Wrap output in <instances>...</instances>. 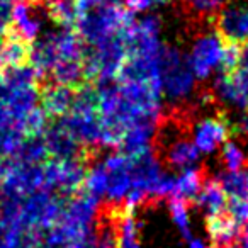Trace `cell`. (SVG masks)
I'll list each match as a JSON object with an SVG mask.
<instances>
[{"label":"cell","instance_id":"52a82bcc","mask_svg":"<svg viewBox=\"0 0 248 248\" xmlns=\"http://www.w3.org/2000/svg\"><path fill=\"white\" fill-rule=\"evenodd\" d=\"M104 169V197L110 209H121L133 189V158L119 150L100 156Z\"/></svg>","mask_w":248,"mask_h":248},{"label":"cell","instance_id":"3957f363","mask_svg":"<svg viewBox=\"0 0 248 248\" xmlns=\"http://www.w3.org/2000/svg\"><path fill=\"white\" fill-rule=\"evenodd\" d=\"M158 80L163 99L172 107L190 106L197 99V78L190 70L186 51L179 46H163L158 60Z\"/></svg>","mask_w":248,"mask_h":248},{"label":"cell","instance_id":"83f0119b","mask_svg":"<svg viewBox=\"0 0 248 248\" xmlns=\"http://www.w3.org/2000/svg\"><path fill=\"white\" fill-rule=\"evenodd\" d=\"M243 233H248V226H247V228H245V230H243Z\"/></svg>","mask_w":248,"mask_h":248},{"label":"cell","instance_id":"4fadbf2b","mask_svg":"<svg viewBox=\"0 0 248 248\" xmlns=\"http://www.w3.org/2000/svg\"><path fill=\"white\" fill-rule=\"evenodd\" d=\"M46 150H48L49 160H78L90 158V155L78 145L75 138L65 129L58 119L48 124L43 133Z\"/></svg>","mask_w":248,"mask_h":248},{"label":"cell","instance_id":"8fae6325","mask_svg":"<svg viewBox=\"0 0 248 248\" xmlns=\"http://www.w3.org/2000/svg\"><path fill=\"white\" fill-rule=\"evenodd\" d=\"M213 104L219 110L230 116L231 112H245L248 110V87L236 78L234 73H217L207 87Z\"/></svg>","mask_w":248,"mask_h":248},{"label":"cell","instance_id":"cb8c5ba5","mask_svg":"<svg viewBox=\"0 0 248 248\" xmlns=\"http://www.w3.org/2000/svg\"><path fill=\"white\" fill-rule=\"evenodd\" d=\"M169 216L180 238L186 241L192 240V213L189 202L184 199H169Z\"/></svg>","mask_w":248,"mask_h":248},{"label":"cell","instance_id":"4316f807","mask_svg":"<svg viewBox=\"0 0 248 248\" xmlns=\"http://www.w3.org/2000/svg\"><path fill=\"white\" fill-rule=\"evenodd\" d=\"M2 177H4V163L0 162V184H2Z\"/></svg>","mask_w":248,"mask_h":248},{"label":"cell","instance_id":"7402d4cb","mask_svg":"<svg viewBox=\"0 0 248 248\" xmlns=\"http://www.w3.org/2000/svg\"><path fill=\"white\" fill-rule=\"evenodd\" d=\"M49 21L58 28H73L80 17L77 0H41Z\"/></svg>","mask_w":248,"mask_h":248},{"label":"cell","instance_id":"9c48e42d","mask_svg":"<svg viewBox=\"0 0 248 248\" xmlns=\"http://www.w3.org/2000/svg\"><path fill=\"white\" fill-rule=\"evenodd\" d=\"M85 173V158L48 160L45 163V189L68 199L83 189Z\"/></svg>","mask_w":248,"mask_h":248},{"label":"cell","instance_id":"ffe728a7","mask_svg":"<svg viewBox=\"0 0 248 248\" xmlns=\"http://www.w3.org/2000/svg\"><path fill=\"white\" fill-rule=\"evenodd\" d=\"M207 177V170L202 167L187 169L175 173V190L172 199H184L187 202H192L199 194L204 180Z\"/></svg>","mask_w":248,"mask_h":248},{"label":"cell","instance_id":"44dd1931","mask_svg":"<svg viewBox=\"0 0 248 248\" xmlns=\"http://www.w3.org/2000/svg\"><path fill=\"white\" fill-rule=\"evenodd\" d=\"M228 201H248V169L223 172L214 175Z\"/></svg>","mask_w":248,"mask_h":248},{"label":"cell","instance_id":"d6986e66","mask_svg":"<svg viewBox=\"0 0 248 248\" xmlns=\"http://www.w3.org/2000/svg\"><path fill=\"white\" fill-rule=\"evenodd\" d=\"M39 238L24 230L17 219L0 216V248H34Z\"/></svg>","mask_w":248,"mask_h":248},{"label":"cell","instance_id":"30bf717a","mask_svg":"<svg viewBox=\"0 0 248 248\" xmlns=\"http://www.w3.org/2000/svg\"><path fill=\"white\" fill-rule=\"evenodd\" d=\"M48 14L41 0H17L11 7V22L9 31L32 45L45 32Z\"/></svg>","mask_w":248,"mask_h":248},{"label":"cell","instance_id":"ba28073f","mask_svg":"<svg viewBox=\"0 0 248 248\" xmlns=\"http://www.w3.org/2000/svg\"><path fill=\"white\" fill-rule=\"evenodd\" d=\"M163 21L158 14L148 12L143 17L135 19L126 31L128 58L156 60L163 49L162 41Z\"/></svg>","mask_w":248,"mask_h":248},{"label":"cell","instance_id":"277c9868","mask_svg":"<svg viewBox=\"0 0 248 248\" xmlns=\"http://www.w3.org/2000/svg\"><path fill=\"white\" fill-rule=\"evenodd\" d=\"M135 17L126 7L99 4L90 11L80 14L75 31L87 48L97 46L110 38H116L128 31Z\"/></svg>","mask_w":248,"mask_h":248},{"label":"cell","instance_id":"5bb4252c","mask_svg":"<svg viewBox=\"0 0 248 248\" xmlns=\"http://www.w3.org/2000/svg\"><path fill=\"white\" fill-rule=\"evenodd\" d=\"M233 0H179L180 14L192 29L213 26L214 19Z\"/></svg>","mask_w":248,"mask_h":248},{"label":"cell","instance_id":"603a6c76","mask_svg":"<svg viewBox=\"0 0 248 248\" xmlns=\"http://www.w3.org/2000/svg\"><path fill=\"white\" fill-rule=\"evenodd\" d=\"M9 160L28 163V165H45L49 160V155L43 136L39 135V136H28V138H24V141L21 143L17 152L14 153V156Z\"/></svg>","mask_w":248,"mask_h":248},{"label":"cell","instance_id":"8992f818","mask_svg":"<svg viewBox=\"0 0 248 248\" xmlns=\"http://www.w3.org/2000/svg\"><path fill=\"white\" fill-rule=\"evenodd\" d=\"M66 197L41 189L24 197L17 207V221L24 230L36 236H43L60 221L65 209Z\"/></svg>","mask_w":248,"mask_h":248},{"label":"cell","instance_id":"9a60e30c","mask_svg":"<svg viewBox=\"0 0 248 248\" xmlns=\"http://www.w3.org/2000/svg\"><path fill=\"white\" fill-rule=\"evenodd\" d=\"M109 211V209H107ZM114 231H116V248H145L140 236V223L136 211L129 209H110Z\"/></svg>","mask_w":248,"mask_h":248},{"label":"cell","instance_id":"5b68a950","mask_svg":"<svg viewBox=\"0 0 248 248\" xmlns=\"http://www.w3.org/2000/svg\"><path fill=\"white\" fill-rule=\"evenodd\" d=\"M192 38L187 49V62L194 77L206 82L211 77L224 72L228 45L217 36L213 26L192 29Z\"/></svg>","mask_w":248,"mask_h":248},{"label":"cell","instance_id":"e0dca14e","mask_svg":"<svg viewBox=\"0 0 248 248\" xmlns=\"http://www.w3.org/2000/svg\"><path fill=\"white\" fill-rule=\"evenodd\" d=\"M192 202L196 206V209L204 216V219H209V217H214L226 211L228 197L224 196L223 189L216 182V179L207 175L199 194H197Z\"/></svg>","mask_w":248,"mask_h":248},{"label":"cell","instance_id":"7c38bea8","mask_svg":"<svg viewBox=\"0 0 248 248\" xmlns=\"http://www.w3.org/2000/svg\"><path fill=\"white\" fill-rule=\"evenodd\" d=\"M214 31L228 46H243L248 43V4L233 0L217 14L213 22Z\"/></svg>","mask_w":248,"mask_h":248},{"label":"cell","instance_id":"2e32d148","mask_svg":"<svg viewBox=\"0 0 248 248\" xmlns=\"http://www.w3.org/2000/svg\"><path fill=\"white\" fill-rule=\"evenodd\" d=\"M75 90L65 85L48 82L41 89V107L48 117L62 119L70 112L75 100Z\"/></svg>","mask_w":248,"mask_h":248},{"label":"cell","instance_id":"6da1fadb","mask_svg":"<svg viewBox=\"0 0 248 248\" xmlns=\"http://www.w3.org/2000/svg\"><path fill=\"white\" fill-rule=\"evenodd\" d=\"M41 106V78L29 65L0 70V131L28 138V121Z\"/></svg>","mask_w":248,"mask_h":248},{"label":"cell","instance_id":"d4e9b609","mask_svg":"<svg viewBox=\"0 0 248 248\" xmlns=\"http://www.w3.org/2000/svg\"><path fill=\"white\" fill-rule=\"evenodd\" d=\"M233 135H236L241 141L248 143V110L238 114L236 121L233 123Z\"/></svg>","mask_w":248,"mask_h":248},{"label":"cell","instance_id":"ac0fdd59","mask_svg":"<svg viewBox=\"0 0 248 248\" xmlns=\"http://www.w3.org/2000/svg\"><path fill=\"white\" fill-rule=\"evenodd\" d=\"M29 48L31 45L7 29L0 38V70L29 65Z\"/></svg>","mask_w":248,"mask_h":248},{"label":"cell","instance_id":"484cf974","mask_svg":"<svg viewBox=\"0 0 248 248\" xmlns=\"http://www.w3.org/2000/svg\"><path fill=\"white\" fill-rule=\"evenodd\" d=\"M187 248H211V247L206 243V241L202 240V238H197V236H194L192 240H189V241H187Z\"/></svg>","mask_w":248,"mask_h":248},{"label":"cell","instance_id":"7a4b0ae2","mask_svg":"<svg viewBox=\"0 0 248 248\" xmlns=\"http://www.w3.org/2000/svg\"><path fill=\"white\" fill-rule=\"evenodd\" d=\"M85 45L73 28L45 31L29 48V66L41 80L68 65H83Z\"/></svg>","mask_w":248,"mask_h":248}]
</instances>
